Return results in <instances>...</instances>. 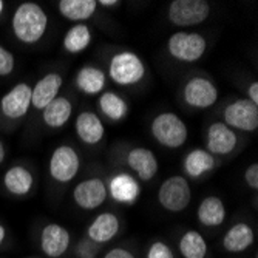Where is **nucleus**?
Returning <instances> with one entry per match:
<instances>
[{
    "instance_id": "obj_30",
    "label": "nucleus",
    "mask_w": 258,
    "mask_h": 258,
    "mask_svg": "<svg viewBox=\"0 0 258 258\" xmlns=\"http://www.w3.org/2000/svg\"><path fill=\"white\" fill-rule=\"evenodd\" d=\"M16 57L14 54L7 50L4 45H0V76H10L14 72Z\"/></svg>"
},
{
    "instance_id": "obj_2",
    "label": "nucleus",
    "mask_w": 258,
    "mask_h": 258,
    "mask_svg": "<svg viewBox=\"0 0 258 258\" xmlns=\"http://www.w3.org/2000/svg\"><path fill=\"white\" fill-rule=\"evenodd\" d=\"M150 133L158 144L172 150L181 149L189 138V128L185 122L173 111L156 114L150 124Z\"/></svg>"
},
{
    "instance_id": "obj_9",
    "label": "nucleus",
    "mask_w": 258,
    "mask_h": 258,
    "mask_svg": "<svg viewBox=\"0 0 258 258\" xmlns=\"http://www.w3.org/2000/svg\"><path fill=\"white\" fill-rule=\"evenodd\" d=\"M224 124L232 130L255 132L258 128V105L252 104L247 98L232 101L223 110Z\"/></svg>"
},
{
    "instance_id": "obj_36",
    "label": "nucleus",
    "mask_w": 258,
    "mask_h": 258,
    "mask_svg": "<svg viewBox=\"0 0 258 258\" xmlns=\"http://www.w3.org/2000/svg\"><path fill=\"white\" fill-rule=\"evenodd\" d=\"M5 156H7V150H5V146H4V143H2V139H0V166L4 164Z\"/></svg>"
},
{
    "instance_id": "obj_21",
    "label": "nucleus",
    "mask_w": 258,
    "mask_h": 258,
    "mask_svg": "<svg viewBox=\"0 0 258 258\" xmlns=\"http://www.w3.org/2000/svg\"><path fill=\"white\" fill-rule=\"evenodd\" d=\"M227 210L224 201L220 197L210 195L206 197L198 209H197V220L204 227H218L224 223Z\"/></svg>"
},
{
    "instance_id": "obj_1",
    "label": "nucleus",
    "mask_w": 258,
    "mask_h": 258,
    "mask_svg": "<svg viewBox=\"0 0 258 258\" xmlns=\"http://www.w3.org/2000/svg\"><path fill=\"white\" fill-rule=\"evenodd\" d=\"M48 14L36 2L20 4L11 17L13 34L19 42L25 45L40 42L48 30Z\"/></svg>"
},
{
    "instance_id": "obj_31",
    "label": "nucleus",
    "mask_w": 258,
    "mask_h": 258,
    "mask_svg": "<svg viewBox=\"0 0 258 258\" xmlns=\"http://www.w3.org/2000/svg\"><path fill=\"white\" fill-rule=\"evenodd\" d=\"M244 182L250 187V189H258V164L253 162L244 170Z\"/></svg>"
},
{
    "instance_id": "obj_22",
    "label": "nucleus",
    "mask_w": 258,
    "mask_h": 258,
    "mask_svg": "<svg viewBox=\"0 0 258 258\" xmlns=\"http://www.w3.org/2000/svg\"><path fill=\"white\" fill-rule=\"evenodd\" d=\"M76 88L88 96L101 95L107 84V75L95 65H84L76 75Z\"/></svg>"
},
{
    "instance_id": "obj_32",
    "label": "nucleus",
    "mask_w": 258,
    "mask_h": 258,
    "mask_svg": "<svg viewBox=\"0 0 258 258\" xmlns=\"http://www.w3.org/2000/svg\"><path fill=\"white\" fill-rule=\"evenodd\" d=\"M78 253H79L81 258H95V256H96L95 243H91L90 240H88V241L79 243V246H78Z\"/></svg>"
},
{
    "instance_id": "obj_34",
    "label": "nucleus",
    "mask_w": 258,
    "mask_h": 258,
    "mask_svg": "<svg viewBox=\"0 0 258 258\" xmlns=\"http://www.w3.org/2000/svg\"><path fill=\"white\" fill-rule=\"evenodd\" d=\"M247 99H249L252 104L258 105V82H256V81H253V82L247 87Z\"/></svg>"
},
{
    "instance_id": "obj_4",
    "label": "nucleus",
    "mask_w": 258,
    "mask_h": 258,
    "mask_svg": "<svg viewBox=\"0 0 258 258\" xmlns=\"http://www.w3.org/2000/svg\"><path fill=\"white\" fill-rule=\"evenodd\" d=\"M207 50V40L200 33L176 31L167 40V51L172 59L182 63L198 62Z\"/></svg>"
},
{
    "instance_id": "obj_29",
    "label": "nucleus",
    "mask_w": 258,
    "mask_h": 258,
    "mask_svg": "<svg viewBox=\"0 0 258 258\" xmlns=\"http://www.w3.org/2000/svg\"><path fill=\"white\" fill-rule=\"evenodd\" d=\"M146 258H175V253L167 243H164L162 240H156L149 246Z\"/></svg>"
},
{
    "instance_id": "obj_8",
    "label": "nucleus",
    "mask_w": 258,
    "mask_h": 258,
    "mask_svg": "<svg viewBox=\"0 0 258 258\" xmlns=\"http://www.w3.org/2000/svg\"><path fill=\"white\" fill-rule=\"evenodd\" d=\"M220 98V91L217 85L203 76L190 78L182 87L184 102L197 110H207L214 107Z\"/></svg>"
},
{
    "instance_id": "obj_11",
    "label": "nucleus",
    "mask_w": 258,
    "mask_h": 258,
    "mask_svg": "<svg viewBox=\"0 0 258 258\" xmlns=\"http://www.w3.org/2000/svg\"><path fill=\"white\" fill-rule=\"evenodd\" d=\"M107 184L98 178H87L73 189V201L82 210H96L107 201Z\"/></svg>"
},
{
    "instance_id": "obj_5",
    "label": "nucleus",
    "mask_w": 258,
    "mask_h": 258,
    "mask_svg": "<svg viewBox=\"0 0 258 258\" xmlns=\"http://www.w3.org/2000/svg\"><path fill=\"white\" fill-rule=\"evenodd\" d=\"M192 201L190 184L185 176L173 175L164 179L158 189L159 206L172 214H179L189 207Z\"/></svg>"
},
{
    "instance_id": "obj_25",
    "label": "nucleus",
    "mask_w": 258,
    "mask_h": 258,
    "mask_svg": "<svg viewBox=\"0 0 258 258\" xmlns=\"http://www.w3.org/2000/svg\"><path fill=\"white\" fill-rule=\"evenodd\" d=\"M59 14L75 23H84L98 10L96 0H60L57 4Z\"/></svg>"
},
{
    "instance_id": "obj_19",
    "label": "nucleus",
    "mask_w": 258,
    "mask_h": 258,
    "mask_svg": "<svg viewBox=\"0 0 258 258\" xmlns=\"http://www.w3.org/2000/svg\"><path fill=\"white\" fill-rule=\"evenodd\" d=\"M217 159L206 149H194L182 159V170L187 178L200 179L215 169Z\"/></svg>"
},
{
    "instance_id": "obj_14",
    "label": "nucleus",
    "mask_w": 258,
    "mask_h": 258,
    "mask_svg": "<svg viewBox=\"0 0 258 258\" xmlns=\"http://www.w3.org/2000/svg\"><path fill=\"white\" fill-rule=\"evenodd\" d=\"M72 244V235L67 227L57 223L46 224L40 232V249L48 258H60Z\"/></svg>"
},
{
    "instance_id": "obj_20",
    "label": "nucleus",
    "mask_w": 258,
    "mask_h": 258,
    "mask_svg": "<svg viewBox=\"0 0 258 258\" xmlns=\"http://www.w3.org/2000/svg\"><path fill=\"white\" fill-rule=\"evenodd\" d=\"M255 240L253 229L247 223H237L227 229V232L223 235V247L224 250L230 253H241L247 250Z\"/></svg>"
},
{
    "instance_id": "obj_27",
    "label": "nucleus",
    "mask_w": 258,
    "mask_h": 258,
    "mask_svg": "<svg viewBox=\"0 0 258 258\" xmlns=\"http://www.w3.org/2000/svg\"><path fill=\"white\" fill-rule=\"evenodd\" d=\"M98 108L107 119L118 122L122 121L128 114V104L127 101L118 95L116 91H102L98 99Z\"/></svg>"
},
{
    "instance_id": "obj_28",
    "label": "nucleus",
    "mask_w": 258,
    "mask_h": 258,
    "mask_svg": "<svg viewBox=\"0 0 258 258\" xmlns=\"http://www.w3.org/2000/svg\"><path fill=\"white\" fill-rule=\"evenodd\" d=\"M178 249L182 258H206L209 246L203 233L198 230H185L178 243Z\"/></svg>"
},
{
    "instance_id": "obj_33",
    "label": "nucleus",
    "mask_w": 258,
    "mask_h": 258,
    "mask_svg": "<svg viewBox=\"0 0 258 258\" xmlns=\"http://www.w3.org/2000/svg\"><path fill=\"white\" fill-rule=\"evenodd\" d=\"M102 258H135V255L124 247H113Z\"/></svg>"
},
{
    "instance_id": "obj_17",
    "label": "nucleus",
    "mask_w": 258,
    "mask_h": 258,
    "mask_svg": "<svg viewBox=\"0 0 258 258\" xmlns=\"http://www.w3.org/2000/svg\"><path fill=\"white\" fill-rule=\"evenodd\" d=\"M75 132L87 146H96L105 136L104 122L95 111H81L75 121Z\"/></svg>"
},
{
    "instance_id": "obj_7",
    "label": "nucleus",
    "mask_w": 258,
    "mask_h": 258,
    "mask_svg": "<svg viewBox=\"0 0 258 258\" xmlns=\"http://www.w3.org/2000/svg\"><path fill=\"white\" fill-rule=\"evenodd\" d=\"M81 170V158L75 147L62 144L56 147L48 161V173L59 184L72 182Z\"/></svg>"
},
{
    "instance_id": "obj_37",
    "label": "nucleus",
    "mask_w": 258,
    "mask_h": 258,
    "mask_svg": "<svg viewBox=\"0 0 258 258\" xmlns=\"http://www.w3.org/2000/svg\"><path fill=\"white\" fill-rule=\"evenodd\" d=\"M5 238H7V229H5L4 224H0V246L4 244Z\"/></svg>"
},
{
    "instance_id": "obj_15",
    "label": "nucleus",
    "mask_w": 258,
    "mask_h": 258,
    "mask_svg": "<svg viewBox=\"0 0 258 258\" xmlns=\"http://www.w3.org/2000/svg\"><path fill=\"white\" fill-rule=\"evenodd\" d=\"M128 169L139 181H150L159 170V161L153 150L147 147H135L125 156Z\"/></svg>"
},
{
    "instance_id": "obj_38",
    "label": "nucleus",
    "mask_w": 258,
    "mask_h": 258,
    "mask_svg": "<svg viewBox=\"0 0 258 258\" xmlns=\"http://www.w3.org/2000/svg\"><path fill=\"white\" fill-rule=\"evenodd\" d=\"M4 10H5V2L4 0H0V16L4 14Z\"/></svg>"
},
{
    "instance_id": "obj_23",
    "label": "nucleus",
    "mask_w": 258,
    "mask_h": 258,
    "mask_svg": "<svg viewBox=\"0 0 258 258\" xmlns=\"http://www.w3.org/2000/svg\"><path fill=\"white\" fill-rule=\"evenodd\" d=\"M5 189L14 197H25L34 187V176L31 170L23 166H13L4 175Z\"/></svg>"
},
{
    "instance_id": "obj_12",
    "label": "nucleus",
    "mask_w": 258,
    "mask_h": 258,
    "mask_svg": "<svg viewBox=\"0 0 258 258\" xmlns=\"http://www.w3.org/2000/svg\"><path fill=\"white\" fill-rule=\"evenodd\" d=\"M31 108V85L27 82L16 84L0 99V111L8 119H20Z\"/></svg>"
},
{
    "instance_id": "obj_16",
    "label": "nucleus",
    "mask_w": 258,
    "mask_h": 258,
    "mask_svg": "<svg viewBox=\"0 0 258 258\" xmlns=\"http://www.w3.org/2000/svg\"><path fill=\"white\" fill-rule=\"evenodd\" d=\"M63 85V78L57 72L46 73L31 87V107L36 110H43L51 104Z\"/></svg>"
},
{
    "instance_id": "obj_3",
    "label": "nucleus",
    "mask_w": 258,
    "mask_h": 258,
    "mask_svg": "<svg viewBox=\"0 0 258 258\" xmlns=\"http://www.w3.org/2000/svg\"><path fill=\"white\" fill-rule=\"evenodd\" d=\"M108 78L119 87H133L144 79L147 68L139 54L133 51H119L108 60Z\"/></svg>"
},
{
    "instance_id": "obj_35",
    "label": "nucleus",
    "mask_w": 258,
    "mask_h": 258,
    "mask_svg": "<svg viewBox=\"0 0 258 258\" xmlns=\"http://www.w3.org/2000/svg\"><path fill=\"white\" fill-rule=\"evenodd\" d=\"M104 7V8H113V7H118L119 2L118 0H99L98 2V7Z\"/></svg>"
},
{
    "instance_id": "obj_6",
    "label": "nucleus",
    "mask_w": 258,
    "mask_h": 258,
    "mask_svg": "<svg viewBox=\"0 0 258 258\" xmlns=\"http://www.w3.org/2000/svg\"><path fill=\"white\" fill-rule=\"evenodd\" d=\"M209 14L210 5L206 0H173L167 8L169 22L178 28L201 25Z\"/></svg>"
},
{
    "instance_id": "obj_24",
    "label": "nucleus",
    "mask_w": 258,
    "mask_h": 258,
    "mask_svg": "<svg viewBox=\"0 0 258 258\" xmlns=\"http://www.w3.org/2000/svg\"><path fill=\"white\" fill-rule=\"evenodd\" d=\"M73 116V104L65 96H57L42 110V121L50 128H60L68 124Z\"/></svg>"
},
{
    "instance_id": "obj_13",
    "label": "nucleus",
    "mask_w": 258,
    "mask_h": 258,
    "mask_svg": "<svg viewBox=\"0 0 258 258\" xmlns=\"http://www.w3.org/2000/svg\"><path fill=\"white\" fill-rule=\"evenodd\" d=\"M238 136L224 122L210 124L206 132V150L214 156H226L237 149Z\"/></svg>"
},
{
    "instance_id": "obj_26",
    "label": "nucleus",
    "mask_w": 258,
    "mask_h": 258,
    "mask_svg": "<svg viewBox=\"0 0 258 258\" xmlns=\"http://www.w3.org/2000/svg\"><path fill=\"white\" fill-rule=\"evenodd\" d=\"M91 40H93V33L87 23H75L65 33L62 46L68 54H79L88 48L91 45Z\"/></svg>"
},
{
    "instance_id": "obj_18",
    "label": "nucleus",
    "mask_w": 258,
    "mask_h": 258,
    "mask_svg": "<svg viewBox=\"0 0 258 258\" xmlns=\"http://www.w3.org/2000/svg\"><path fill=\"white\" fill-rule=\"evenodd\" d=\"M119 229H121V221L118 217L111 212H102L96 215L88 224L87 237L95 244H105L118 235Z\"/></svg>"
},
{
    "instance_id": "obj_10",
    "label": "nucleus",
    "mask_w": 258,
    "mask_h": 258,
    "mask_svg": "<svg viewBox=\"0 0 258 258\" xmlns=\"http://www.w3.org/2000/svg\"><path fill=\"white\" fill-rule=\"evenodd\" d=\"M141 182L139 179L127 172H118L110 176L107 182V195L118 204L133 206L141 198Z\"/></svg>"
}]
</instances>
